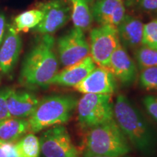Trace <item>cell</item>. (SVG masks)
Masks as SVG:
<instances>
[{
  "instance_id": "cell-1",
  "label": "cell",
  "mask_w": 157,
  "mask_h": 157,
  "mask_svg": "<svg viewBox=\"0 0 157 157\" xmlns=\"http://www.w3.org/2000/svg\"><path fill=\"white\" fill-rule=\"evenodd\" d=\"M114 119L124 134L140 154L152 156L157 149V132L140 110L128 98L117 96L113 103Z\"/></svg>"
},
{
  "instance_id": "cell-2",
  "label": "cell",
  "mask_w": 157,
  "mask_h": 157,
  "mask_svg": "<svg viewBox=\"0 0 157 157\" xmlns=\"http://www.w3.org/2000/svg\"><path fill=\"white\" fill-rule=\"evenodd\" d=\"M55 39L43 34L25 57L20 82L29 88H45L58 72V60L54 51Z\"/></svg>"
},
{
  "instance_id": "cell-3",
  "label": "cell",
  "mask_w": 157,
  "mask_h": 157,
  "mask_svg": "<svg viewBox=\"0 0 157 157\" xmlns=\"http://www.w3.org/2000/svg\"><path fill=\"white\" fill-rule=\"evenodd\" d=\"M77 102L76 96L70 94H55L42 98L29 117V131L39 132L66 123L76 109Z\"/></svg>"
},
{
  "instance_id": "cell-4",
  "label": "cell",
  "mask_w": 157,
  "mask_h": 157,
  "mask_svg": "<svg viewBox=\"0 0 157 157\" xmlns=\"http://www.w3.org/2000/svg\"><path fill=\"white\" fill-rule=\"evenodd\" d=\"M84 146L86 151L104 156H126L132 150L114 119L88 129Z\"/></svg>"
},
{
  "instance_id": "cell-5",
  "label": "cell",
  "mask_w": 157,
  "mask_h": 157,
  "mask_svg": "<svg viewBox=\"0 0 157 157\" xmlns=\"http://www.w3.org/2000/svg\"><path fill=\"white\" fill-rule=\"evenodd\" d=\"M76 111L80 127L87 130L114 119L111 95L84 94L78 100Z\"/></svg>"
},
{
  "instance_id": "cell-6",
  "label": "cell",
  "mask_w": 157,
  "mask_h": 157,
  "mask_svg": "<svg viewBox=\"0 0 157 157\" xmlns=\"http://www.w3.org/2000/svg\"><path fill=\"white\" fill-rule=\"evenodd\" d=\"M90 53L96 65L108 68L111 55L120 44L117 27L101 25L90 31Z\"/></svg>"
},
{
  "instance_id": "cell-7",
  "label": "cell",
  "mask_w": 157,
  "mask_h": 157,
  "mask_svg": "<svg viewBox=\"0 0 157 157\" xmlns=\"http://www.w3.org/2000/svg\"><path fill=\"white\" fill-rule=\"evenodd\" d=\"M44 157H79L67 129L62 124L47 129L39 138Z\"/></svg>"
},
{
  "instance_id": "cell-8",
  "label": "cell",
  "mask_w": 157,
  "mask_h": 157,
  "mask_svg": "<svg viewBox=\"0 0 157 157\" xmlns=\"http://www.w3.org/2000/svg\"><path fill=\"white\" fill-rule=\"evenodd\" d=\"M57 49L63 66L75 64L90 56V44L84 31L74 27L57 41Z\"/></svg>"
},
{
  "instance_id": "cell-9",
  "label": "cell",
  "mask_w": 157,
  "mask_h": 157,
  "mask_svg": "<svg viewBox=\"0 0 157 157\" xmlns=\"http://www.w3.org/2000/svg\"><path fill=\"white\" fill-rule=\"evenodd\" d=\"M43 17L34 31L42 34H51L62 28L71 17V7L67 0H48L39 5Z\"/></svg>"
},
{
  "instance_id": "cell-10",
  "label": "cell",
  "mask_w": 157,
  "mask_h": 157,
  "mask_svg": "<svg viewBox=\"0 0 157 157\" xmlns=\"http://www.w3.org/2000/svg\"><path fill=\"white\" fill-rule=\"evenodd\" d=\"M73 87L82 94L111 95L117 90V79L109 68L98 66Z\"/></svg>"
},
{
  "instance_id": "cell-11",
  "label": "cell",
  "mask_w": 157,
  "mask_h": 157,
  "mask_svg": "<svg viewBox=\"0 0 157 157\" xmlns=\"http://www.w3.org/2000/svg\"><path fill=\"white\" fill-rule=\"evenodd\" d=\"M108 68L123 85H131L136 79V65L121 43L111 55Z\"/></svg>"
},
{
  "instance_id": "cell-12",
  "label": "cell",
  "mask_w": 157,
  "mask_h": 157,
  "mask_svg": "<svg viewBox=\"0 0 157 157\" xmlns=\"http://www.w3.org/2000/svg\"><path fill=\"white\" fill-rule=\"evenodd\" d=\"M22 49V41L13 25L7 28L5 38L0 46V73L10 74L18 60Z\"/></svg>"
},
{
  "instance_id": "cell-13",
  "label": "cell",
  "mask_w": 157,
  "mask_h": 157,
  "mask_svg": "<svg viewBox=\"0 0 157 157\" xmlns=\"http://www.w3.org/2000/svg\"><path fill=\"white\" fill-rule=\"evenodd\" d=\"M93 19L100 25L117 27L125 16L122 0H95L93 6Z\"/></svg>"
},
{
  "instance_id": "cell-14",
  "label": "cell",
  "mask_w": 157,
  "mask_h": 157,
  "mask_svg": "<svg viewBox=\"0 0 157 157\" xmlns=\"http://www.w3.org/2000/svg\"><path fill=\"white\" fill-rule=\"evenodd\" d=\"M96 67L91 56H88L71 66H66L61 71L58 72L51 81L50 84L74 87L82 82Z\"/></svg>"
},
{
  "instance_id": "cell-15",
  "label": "cell",
  "mask_w": 157,
  "mask_h": 157,
  "mask_svg": "<svg viewBox=\"0 0 157 157\" xmlns=\"http://www.w3.org/2000/svg\"><path fill=\"white\" fill-rule=\"evenodd\" d=\"M39 102L34 94L11 89L7 100V106L10 117L24 119L34 112Z\"/></svg>"
},
{
  "instance_id": "cell-16",
  "label": "cell",
  "mask_w": 157,
  "mask_h": 157,
  "mask_svg": "<svg viewBox=\"0 0 157 157\" xmlns=\"http://www.w3.org/2000/svg\"><path fill=\"white\" fill-rule=\"evenodd\" d=\"M143 24L140 20L125 15L117 27L119 41L125 48H138L142 44Z\"/></svg>"
},
{
  "instance_id": "cell-17",
  "label": "cell",
  "mask_w": 157,
  "mask_h": 157,
  "mask_svg": "<svg viewBox=\"0 0 157 157\" xmlns=\"http://www.w3.org/2000/svg\"><path fill=\"white\" fill-rule=\"evenodd\" d=\"M71 7V17L74 27L88 31L93 23V0H67Z\"/></svg>"
},
{
  "instance_id": "cell-18",
  "label": "cell",
  "mask_w": 157,
  "mask_h": 157,
  "mask_svg": "<svg viewBox=\"0 0 157 157\" xmlns=\"http://www.w3.org/2000/svg\"><path fill=\"white\" fill-rule=\"evenodd\" d=\"M29 130L28 119L10 117L0 121V139L13 143Z\"/></svg>"
},
{
  "instance_id": "cell-19",
  "label": "cell",
  "mask_w": 157,
  "mask_h": 157,
  "mask_svg": "<svg viewBox=\"0 0 157 157\" xmlns=\"http://www.w3.org/2000/svg\"><path fill=\"white\" fill-rule=\"evenodd\" d=\"M15 157H39V139L33 133L21 137L14 145Z\"/></svg>"
},
{
  "instance_id": "cell-20",
  "label": "cell",
  "mask_w": 157,
  "mask_h": 157,
  "mask_svg": "<svg viewBox=\"0 0 157 157\" xmlns=\"http://www.w3.org/2000/svg\"><path fill=\"white\" fill-rule=\"evenodd\" d=\"M43 13L39 9L27 10L15 17L14 28L17 32H26L30 29H34L42 20Z\"/></svg>"
},
{
  "instance_id": "cell-21",
  "label": "cell",
  "mask_w": 157,
  "mask_h": 157,
  "mask_svg": "<svg viewBox=\"0 0 157 157\" xmlns=\"http://www.w3.org/2000/svg\"><path fill=\"white\" fill-rule=\"evenodd\" d=\"M135 59L140 69L157 66V50L149 47L140 46L135 51Z\"/></svg>"
},
{
  "instance_id": "cell-22",
  "label": "cell",
  "mask_w": 157,
  "mask_h": 157,
  "mask_svg": "<svg viewBox=\"0 0 157 157\" xmlns=\"http://www.w3.org/2000/svg\"><path fill=\"white\" fill-rule=\"evenodd\" d=\"M140 86L147 91H157V66L141 69L139 76Z\"/></svg>"
},
{
  "instance_id": "cell-23",
  "label": "cell",
  "mask_w": 157,
  "mask_h": 157,
  "mask_svg": "<svg viewBox=\"0 0 157 157\" xmlns=\"http://www.w3.org/2000/svg\"><path fill=\"white\" fill-rule=\"evenodd\" d=\"M142 44L157 50V18L144 24Z\"/></svg>"
},
{
  "instance_id": "cell-24",
  "label": "cell",
  "mask_w": 157,
  "mask_h": 157,
  "mask_svg": "<svg viewBox=\"0 0 157 157\" xmlns=\"http://www.w3.org/2000/svg\"><path fill=\"white\" fill-rule=\"evenodd\" d=\"M127 5L137 10L157 16V0H127Z\"/></svg>"
},
{
  "instance_id": "cell-25",
  "label": "cell",
  "mask_w": 157,
  "mask_h": 157,
  "mask_svg": "<svg viewBox=\"0 0 157 157\" xmlns=\"http://www.w3.org/2000/svg\"><path fill=\"white\" fill-rule=\"evenodd\" d=\"M143 103L148 114L157 122V95H147L143 98Z\"/></svg>"
},
{
  "instance_id": "cell-26",
  "label": "cell",
  "mask_w": 157,
  "mask_h": 157,
  "mask_svg": "<svg viewBox=\"0 0 157 157\" xmlns=\"http://www.w3.org/2000/svg\"><path fill=\"white\" fill-rule=\"evenodd\" d=\"M11 88H0V121L10 117L7 106V100Z\"/></svg>"
},
{
  "instance_id": "cell-27",
  "label": "cell",
  "mask_w": 157,
  "mask_h": 157,
  "mask_svg": "<svg viewBox=\"0 0 157 157\" xmlns=\"http://www.w3.org/2000/svg\"><path fill=\"white\" fill-rule=\"evenodd\" d=\"M0 157H15L14 145L13 143L0 139Z\"/></svg>"
},
{
  "instance_id": "cell-28",
  "label": "cell",
  "mask_w": 157,
  "mask_h": 157,
  "mask_svg": "<svg viewBox=\"0 0 157 157\" xmlns=\"http://www.w3.org/2000/svg\"><path fill=\"white\" fill-rule=\"evenodd\" d=\"M6 17L4 13H0V46L2 43L6 34Z\"/></svg>"
},
{
  "instance_id": "cell-29",
  "label": "cell",
  "mask_w": 157,
  "mask_h": 157,
  "mask_svg": "<svg viewBox=\"0 0 157 157\" xmlns=\"http://www.w3.org/2000/svg\"><path fill=\"white\" fill-rule=\"evenodd\" d=\"M83 157H127L126 156H98V155H95L89 153L86 151H84L83 154Z\"/></svg>"
}]
</instances>
